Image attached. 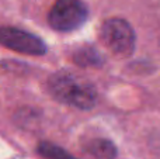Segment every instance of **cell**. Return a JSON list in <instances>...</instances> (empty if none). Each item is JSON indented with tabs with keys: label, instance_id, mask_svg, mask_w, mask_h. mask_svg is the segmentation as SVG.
Wrapping results in <instances>:
<instances>
[{
	"label": "cell",
	"instance_id": "obj_5",
	"mask_svg": "<svg viewBox=\"0 0 160 159\" xmlns=\"http://www.w3.org/2000/svg\"><path fill=\"white\" fill-rule=\"evenodd\" d=\"M72 58L76 65L83 68H98L104 62L101 54L91 45H82L76 48Z\"/></svg>",
	"mask_w": 160,
	"mask_h": 159
},
{
	"label": "cell",
	"instance_id": "obj_1",
	"mask_svg": "<svg viewBox=\"0 0 160 159\" xmlns=\"http://www.w3.org/2000/svg\"><path fill=\"white\" fill-rule=\"evenodd\" d=\"M48 90L58 101L80 110L93 109L97 101L94 87L69 70H59L51 75L48 79Z\"/></svg>",
	"mask_w": 160,
	"mask_h": 159
},
{
	"label": "cell",
	"instance_id": "obj_6",
	"mask_svg": "<svg viewBox=\"0 0 160 159\" xmlns=\"http://www.w3.org/2000/svg\"><path fill=\"white\" fill-rule=\"evenodd\" d=\"M86 149L88 154L97 159H115L117 156V146L111 141L104 140V138L91 140L86 145Z\"/></svg>",
	"mask_w": 160,
	"mask_h": 159
},
{
	"label": "cell",
	"instance_id": "obj_4",
	"mask_svg": "<svg viewBox=\"0 0 160 159\" xmlns=\"http://www.w3.org/2000/svg\"><path fill=\"white\" fill-rule=\"evenodd\" d=\"M0 45L24 55L41 56L47 54V44L39 37L16 27H0Z\"/></svg>",
	"mask_w": 160,
	"mask_h": 159
},
{
	"label": "cell",
	"instance_id": "obj_3",
	"mask_svg": "<svg viewBox=\"0 0 160 159\" xmlns=\"http://www.w3.org/2000/svg\"><path fill=\"white\" fill-rule=\"evenodd\" d=\"M88 18V8L82 0H56L48 13V23L59 33L80 28Z\"/></svg>",
	"mask_w": 160,
	"mask_h": 159
},
{
	"label": "cell",
	"instance_id": "obj_7",
	"mask_svg": "<svg viewBox=\"0 0 160 159\" xmlns=\"http://www.w3.org/2000/svg\"><path fill=\"white\" fill-rule=\"evenodd\" d=\"M37 152L44 159H78L70 155L66 149L61 148L53 142H48V141H41L37 146Z\"/></svg>",
	"mask_w": 160,
	"mask_h": 159
},
{
	"label": "cell",
	"instance_id": "obj_2",
	"mask_svg": "<svg viewBox=\"0 0 160 159\" xmlns=\"http://www.w3.org/2000/svg\"><path fill=\"white\" fill-rule=\"evenodd\" d=\"M100 39L102 45L118 58L131 56L135 51V31L124 18L112 17L105 20L100 28Z\"/></svg>",
	"mask_w": 160,
	"mask_h": 159
}]
</instances>
